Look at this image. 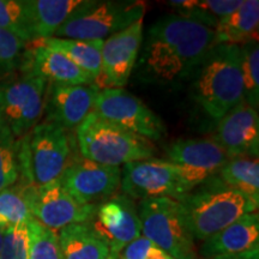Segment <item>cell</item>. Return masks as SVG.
<instances>
[{
	"label": "cell",
	"instance_id": "obj_24",
	"mask_svg": "<svg viewBox=\"0 0 259 259\" xmlns=\"http://www.w3.org/2000/svg\"><path fill=\"white\" fill-rule=\"evenodd\" d=\"M219 176L225 185L244 193L259 205L258 157L229 158L219 170Z\"/></svg>",
	"mask_w": 259,
	"mask_h": 259
},
{
	"label": "cell",
	"instance_id": "obj_37",
	"mask_svg": "<svg viewBox=\"0 0 259 259\" xmlns=\"http://www.w3.org/2000/svg\"><path fill=\"white\" fill-rule=\"evenodd\" d=\"M116 258H118V257H113V255H112V257L109 258V259H116Z\"/></svg>",
	"mask_w": 259,
	"mask_h": 259
},
{
	"label": "cell",
	"instance_id": "obj_17",
	"mask_svg": "<svg viewBox=\"0 0 259 259\" xmlns=\"http://www.w3.org/2000/svg\"><path fill=\"white\" fill-rule=\"evenodd\" d=\"M166 158L170 163L197 171L206 179L219 173L229 160L213 139H179L168 145Z\"/></svg>",
	"mask_w": 259,
	"mask_h": 259
},
{
	"label": "cell",
	"instance_id": "obj_4",
	"mask_svg": "<svg viewBox=\"0 0 259 259\" xmlns=\"http://www.w3.org/2000/svg\"><path fill=\"white\" fill-rule=\"evenodd\" d=\"M76 137L83 157L105 166L150 160L156 153L150 141L112 124L94 111L77 126Z\"/></svg>",
	"mask_w": 259,
	"mask_h": 259
},
{
	"label": "cell",
	"instance_id": "obj_35",
	"mask_svg": "<svg viewBox=\"0 0 259 259\" xmlns=\"http://www.w3.org/2000/svg\"><path fill=\"white\" fill-rule=\"evenodd\" d=\"M147 259H176L173 258L171 255H169L167 253V252H164L163 250H161V248H158L157 246H153L151 247L150 252H149Z\"/></svg>",
	"mask_w": 259,
	"mask_h": 259
},
{
	"label": "cell",
	"instance_id": "obj_26",
	"mask_svg": "<svg viewBox=\"0 0 259 259\" xmlns=\"http://www.w3.org/2000/svg\"><path fill=\"white\" fill-rule=\"evenodd\" d=\"M0 29L27 45L34 44L25 0H0Z\"/></svg>",
	"mask_w": 259,
	"mask_h": 259
},
{
	"label": "cell",
	"instance_id": "obj_32",
	"mask_svg": "<svg viewBox=\"0 0 259 259\" xmlns=\"http://www.w3.org/2000/svg\"><path fill=\"white\" fill-rule=\"evenodd\" d=\"M0 259H29L28 222L18 223L6 229Z\"/></svg>",
	"mask_w": 259,
	"mask_h": 259
},
{
	"label": "cell",
	"instance_id": "obj_12",
	"mask_svg": "<svg viewBox=\"0 0 259 259\" xmlns=\"http://www.w3.org/2000/svg\"><path fill=\"white\" fill-rule=\"evenodd\" d=\"M120 167L105 166L82 158L69 163L59 178L61 186L83 205H99L120 189Z\"/></svg>",
	"mask_w": 259,
	"mask_h": 259
},
{
	"label": "cell",
	"instance_id": "obj_9",
	"mask_svg": "<svg viewBox=\"0 0 259 259\" xmlns=\"http://www.w3.org/2000/svg\"><path fill=\"white\" fill-rule=\"evenodd\" d=\"M120 187L125 196L139 202L163 197L179 200L193 190L180 166L155 158L124 164Z\"/></svg>",
	"mask_w": 259,
	"mask_h": 259
},
{
	"label": "cell",
	"instance_id": "obj_30",
	"mask_svg": "<svg viewBox=\"0 0 259 259\" xmlns=\"http://www.w3.org/2000/svg\"><path fill=\"white\" fill-rule=\"evenodd\" d=\"M28 233L29 259H63L57 232L31 219L28 221Z\"/></svg>",
	"mask_w": 259,
	"mask_h": 259
},
{
	"label": "cell",
	"instance_id": "obj_21",
	"mask_svg": "<svg viewBox=\"0 0 259 259\" xmlns=\"http://www.w3.org/2000/svg\"><path fill=\"white\" fill-rule=\"evenodd\" d=\"M259 2L242 0L241 5L226 17L219 19L213 30L216 44L241 46L250 41H258Z\"/></svg>",
	"mask_w": 259,
	"mask_h": 259
},
{
	"label": "cell",
	"instance_id": "obj_7",
	"mask_svg": "<svg viewBox=\"0 0 259 259\" xmlns=\"http://www.w3.org/2000/svg\"><path fill=\"white\" fill-rule=\"evenodd\" d=\"M137 210L142 235L148 240L176 259H197L196 240L179 200L167 197L144 199Z\"/></svg>",
	"mask_w": 259,
	"mask_h": 259
},
{
	"label": "cell",
	"instance_id": "obj_25",
	"mask_svg": "<svg viewBox=\"0 0 259 259\" xmlns=\"http://www.w3.org/2000/svg\"><path fill=\"white\" fill-rule=\"evenodd\" d=\"M241 3L242 0H174L168 2V5L177 9V14L191 16L215 29L219 19L235 11Z\"/></svg>",
	"mask_w": 259,
	"mask_h": 259
},
{
	"label": "cell",
	"instance_id": "obj_11",
	"mask_svg": "<svg viewBox=\"0 0 259 259\" xmlns=\"http://www.w3.org/2000/svg\"><path fill=\"white\" fill-rule=\"evenodd\" d=\"M19 185L23 189L31 218L54 232L70 225L90 222L95 215L97 205L76 202L61 186L59 179L42 186Z\"/></svg>",
	"mask_w": 259,
	"mask_h": 259
},
{
	"label": "cell",
	"instance_id": "obj_5",
	"mask_svg": "<svg viewBox=\"0 0 259 259\" xmlns=\"http://www.w3.org/2000/svg\"><path fill=\"white\" fill-rule=\"evenodd\" d=\"M70 154L66 130L54 122H38L28 135L19 138L21 184L42 186L59 179L70 163Z\"/></svg>",
	"mask_w": 259,
	"mask_h": 259
},
{
	"label": "cell",
	"instance_id": "obj_15",
	"mask_svg": "<svg viewBox=\"0 0 259 259\" xmlns=\"http://www.w3.org/2000/svg\"><path fill=\"white\" fill-rule=\"evenodd\" d=\"M212 139L229 158L258 157V111L245 101L240 102L218 121Z\"/></svg>",
	"mask_w": 259,
	"mask_h": 259
},
{
	"label": "cell",
	"instance_id": "obj_19",
	"mask_svg": "<svg viewBox=\"0 0 259 259\" xmlns=\"http://www.w3.org/2000/svg\"><path fill=\"white\" fill-rule=\"evenodd\" d=\"M30 56L25 57L24 70L44 78L48 83L67 84V85H83L92 84L94 80L84 73L77 65L59 52L34 42Z\"/></svg>",
	"mask_w": 259,
	"mask_h": 259
},
{
	"label": "cell",
	"instance_id": "obj_36",
	"mask_svg": "<svg viewBox=\"0 0 259 259\" xmlns=\"http://www.w3.org/2000/svg\"><path fill=\"white\" fill-rule=\"evenodd\" d=\"M4 234H5V231H2V229H0V250H2L3 241H4Z\"/></svg>",
	"mask_w": 259,
	"mask_h": 259
},
{
	"label": "cell",
	"instance_id": "obj_8",
	"mask_svg": "<svg viewBox=\"0 0 259 259\" xmlns=\"http://www.w3.org/2000/svg\"><path fill=\"white\" fill-rule=\"evenodd\" d=\"M48 82L28 70L0 83V121L16 138L24 137L40 122Z\"/></svg>",
	"mask_w": 259,
	"mask_h": 259
},
{
	"label": "cell",
	"instance_id": "obj_31",
	"mask_svg": "<svg viewBox=\"0 0 259 259\" xmlns=\"http://www.w3.org/2000/svg\"><path fill=\"white\" fill-rule=\"evenodd\" d=\"M27 57V44L0 29V78L23 66Z\"/></svg>",
	"mask_w": 259,
	"mask_h": 259
},
{
	"label": "cell",
	"instance_id": "obj_23",
	"mask_svg": "<svg viewBox=\"0 0 259 259\" xmlns=\"http://www.w3.org/2000/svg\"><path fill=\"white\" fill-rule=\"evenodd\" d=\"M105 40H74L50 37L40 41L42 45L64 54L94 80L101 71V51ZM37 42V41H36Z\"/></svg>",
	"mask_w": 259,
	"mask_h": 259
},
{
	"label": "cell",
	"instance_id": "obj_27",
	"mask_svg": "<svg viewBox=\"0 0 259 259\" xmlns=\"http://www.w3.org/2000/svg\"><path fill=\"white\" fill-rule=\"evenodd\" d=\"M19 179V139L0 121V191Z\"/></svg>",
	"mask_w": 259,
	"mask_h": 259
},
{
	"label": "cell",
	"instance_id": "obj_33",
	"mask_svg": "<svg viewBox=\"0 0 259 259\" xmlns=\"http://www.w3.org/2000/svg\"><path fill=\"white\" fill-rule=\"evenodd\" d=\"M154 244L143 235L138 236L122 250L121 259H147Z\"/></svg>",
	"mask_w": 259,
	"mask_h": 259
},
{
	"label": "cell",
	"instance_id": "obj_22",
	"mask_svg": "<svg viewBox=\"0 0 259 259\" xmlns=\"http://www.w3.org/2000/svg\"><path fill=\"white\" fill-rule=\"evenodd\" d=\"M34 42L53 37L82 0H25Z\"/></svg>",
	"mask_w": 259,
	"mask_h": 259
},
{
	"label": "cell",
	"instance_id": "obj_20",
	"mask_svg": "<svg viewBox=\"0 0 259 259\" xmlns=\"http://www.w3.org/2000/svg\"><path fill=\"white\" fill-rule=\"evenodd\" d=\"M58 239L63 259H109L112 257L109 246L89 222L64 227L58 233Z\"/></svg>",
	"mask_w": 259,
	"mask_h": 259
},
{
	"label": "cell",
	"instance_id": "obj_29",
	"mask_svg": "<svg viewBox=\"0 0 259 259\" xmlns=\"http://www.w3.org/2000/svg\"><path fill=\"white\" fill-rule=\"evenodd\" d=\"M30 210L25 202L22 186L16 185L0 191V229L6 231L10 227L31 220Z\"/></svg>",
	"mask_w": 259,
	"mask_h": 259
},
{
	"label": "cell",
	"instance_id": "obj_13",
	"mask_svg": "<svg viewBox=\"0 0 259 259\" xmlns=\"http://www.w3.org/2000/svg\"><path fill=\"white\" fill-rule=\"evenodd\" d=\"M143 21L139 19L128 28L103 41L101 71L95 84L101 89L124 88L135 66L143 42Z\"/></svg>",
	"mask_w": 259,
	"mask_h": 259
},
{
	"label": "cell",
	"instance_id": "obj_38",
	"mask_svg": "<svg viewBox=\"0 0 259 259\" xmlns=\"http://www.w3.org/2000/svg\"><path fill=\"white\" fill-rule=\"evenodd\" d=\"M116 259H121V258H116Z\"/></svg>",
	"mask_w": 259,
	"mask_h": 259
},
{
	"label": "cell",
	"instance_id": "obj_2",
	"mask_svg": "<svg viewBox=\"0 0 259 259\" xmlns=\"http://www.w3.org/2000/svg\"><path fill=\"white\" fill-rule=\"evenodd\" d=\"M187 80L193 101L206 115L219 121L244 101L240 46L215 45Z\"/></svg>",
	"mask_w": 259,
	"mask_h": 259
},
{
	"label": "cell",
	"instance_id": "obj_1",
	"mask_svg": "<svg viewBox=\"0 0 259 259\" xmlns=\"http://www.w3.org/2000/svg\"><path fill=\"white\" fill-rule=\"evenodd\" d=\"M215 45L213 28L199 19L179 14L164 16L143 37L138 73L148 83L184 82Z\"/></svg>",
	"mask_w": 259,
	"mask_h": 259
},
{
	"label": "cell",
	"instance_id": "obj_34",
	"mask_svg": "<svg viewBox=\"0 0 259 259\" xmlns=\"http://www.w3.org/2000/svg\"><path fill=\"white\" fill-rule=\"evenodd\" d=\"M210 259H259V248L255 250L242 252L238 254H229V255H219V257H213Z\"/></svg>",
	"mask_w": 259,
	"mask_h": 259
},
{
	"label": "cell",
	"instance_id": "obj_3",
	"mask_svg": "<svg viewBox=\"0 0 259 259\" xmlns=\"http://www.w3.org/2000/svg\"><path fill=\"white\" fill-rule=\"evenodd\" d=\"M194 240L204 241L247 213L257 212L258 204L244 193L216 179L194 189L179 199Z\"/></svg>",
	"mask_w": 259,
	"mask_h": 259
},
{
	"label": "cell",
	"instance_id": "obj_14",
	"mask_svg": "<svg viewBox=\"0 0 259 259\" xmlns=\"http://www.w3.org/2000/svg\"><path fill=\"white\" fill-rule=\"evenodd\" d=\"M89 223L107 242L114 257H118L130 242L142 235L137 206L135 200L125 194L99 204Z\"/></svg>",
	"mask_w": 259,
	"mask_h": 259
},
{
	"label": "cell",
	"instance_id": "obj_18",
	"mask_svg": "<svg viewBox=\"0 0 259 259\" xmlns=\"http://www.w3.org/2000/svg\"><path fill=\"white\" fill-rule=\"evenodd\" d=\"M255 248H259V218L257 212H252L202 241L198 253L202 259H210Z\"/></svg>",
	"mask_w": 259,
	"mask_h": 259
},
{
	"label": "cell",
	"instance_id": "obj_10",
	"mask_svg": "<svg viewBox=\"0 0 259 259\" xmlns=\"http://www.w3.org/2000/svg\"><path fill=\"white\" fill-rule=\"evenodd\" d=\"M93 111L112 124L148 141H158L166 134L160 116L124 88L100 90Z\"/></svg>",
	"mask_w": 259,
	"mask_h": 259
},
{
	"label": "cell",
	"instance_id": "obj_16",
	"mask_svg": "<svg viewBox=\"0 0 259 259\" xmlns=\"http://www.w3.org/2000/svg\"><path fill=\"white\" fill-rule=\"evenodd\" d=\"M100 88L95 83L83 85L48 83L45 113L46 120L64 130L77 127L94 109Z\"/></svg>",
	"mask_w": 259,
	"mask_h": 259
},
{
	"label": "cell",
	"instance_id": "obj_6",
	"mask_svg": "<svg viewBox=\"0 0 259 259\" xmlns=\"http://www.w3.org/2000/svg\"><path fill=\"white\" fill-rule=\"evenodd\" d=\"M141 0H82L54 37L106 40L144 18Z\"/></svg>",
	"mask_w": 259,
	"mask_h": 259
},
{
	"label": "cell",
	"instance_id": "obj_28",
	"mask_svg": "<svg viewBox=\"0 0 259 259\" xmlns=\"http://www.w3.org/2000/svg\"><path fill=\"white\" fill-rule=\"evenodd\" d=\"M241 74L244 83V101L252 108L259 105V46L258 41H250L240 46Z\"/></svg>",
	"mask_w": 259,
	"mask_h": 259
}]
</instances>
